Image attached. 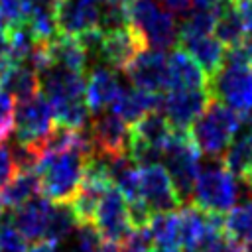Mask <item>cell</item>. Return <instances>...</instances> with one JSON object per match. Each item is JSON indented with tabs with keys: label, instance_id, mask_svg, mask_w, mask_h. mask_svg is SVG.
<instances>
[{
	"label": "cell",
	"instance_id": "17",
	"mask_svg": "<svg viewBox=\"0 0 252 252\" xmlns=\"http://www.w3.org/2000/svg\"><path fill=\"white\" fill-rule=\"evenodd\" d=\"M205 87H211V81L203 67L185 49L175 47L167 57V91Z\"/></svg>",
	"mask_w": 252,
	"mask_h": 252
},
{
	"label": "cell",
	"instance_id": "18",
	"mask_svg": "<svg viewBox=\"0 0 252 252\" xmlns=\"http://www.w3.org/2000/svg\"><path fill=\"white\" fill-rule=\"evenodd\" d=\"M220 161L244 185L252 183V124L248 116L242 128L232 138V142L226 146L224 154L220 156Z\"/></svg>",
	"mask_w": 252,
	"mask_h": 252
},
{
	"label": "cell",
	"instance_id": "9",
	"mask_svg": "<svg viewBox=\"0 0 252 252\" xmlns=\"http://www.w3.org/2000/svg\"><path fill=\"white\" fill-rule=\"evenodd\" d=\"M213 91L211 87L205 89H177L169 91L163 96V112L167 122L171 124L173 130L177 132H189L193 122L205 112L209 102L213 100Z\"/></svg>",
	"mask_w": 252,
	"mask_h": 252
},
{
	"label": "cell",
	"instance_id": "6",
	"mask_svg": "<svg viewBox=\"0 0 252 252\" xmlns=\"http://www.w3.org/2000/svg\"><path fill=\"white\" fill-rule=\"evenodd\" d=\"M55 128L47 96L39 91L30 98L18 100L14 108V134L18 144L39 146Z\"/></svg>",
	"mask_w": 252,
	"mask_h": 252
},
{
	"label": "cell",
	"instance_id": "16",
	"mask_svg": "<svg viewBox=\"0 0 252 252\" xmlns=\"http://www.w3.org/2000/svg\"><path fill=\"white\" fill-rule=\"evenodd\" d=\"M100 0H61L55 12L59 33L79 35L91 28H98Z\"/></svg>",
	"mask_w": 252,
	"mask_h": 252
},
{
	"label": "cell",
	"instance_id": "34",
	"mask_svg": "<svg viewBox=\"0 0 252 252\" xmlns=\"http://www.w3.org/2000/svg\"><path fill=\"white\" fill-rule=\"evenodd\" d=\"M16 165H14V159H12V152L10 148L2 146L0 144V189L16 175Z\"/></svg>",
	"mask_w": 252,
	"mask_h": 252
},
{
	"label": "cell",
	"instance_id": "3",
	"mask_svg": "<svg viewBox=\"0 0 252 252\" xmlns=\"http://www.w3.org/2000/svg\"><path fill=\"white\" fill-rule=\"evenodd\" d=\"M161 161L171 177V183L181 203L191 201L193 185L201 171V150L193 142L191 134L173 130V134L161 150Z\"/></svg>",
	"mask_w": 252,
	"mask_h": 252
},
{
	"label": "cell",
	"instance_id": "7",
	"mask_svg": "<svg viewBox=\"0 0 252 252\" xmlns=\"http://www.w3.org/2000/svg\"><path fill=\"white\" fill-rule=\"evenodd\" d=\"M93 224L106 244H120L134 230L128 219V203L114 185L102 193L93 215Z\"/></svg>",
	"mask_w": 252,
	"mask_h": 252
},
{
	"label": "cell",
	"instance_id": "32",
	"mask_svg": "<svg viewBox=\"0 0 252 252\" xmlns=\"http://www.w3.org/2000/svg\"><path fill=\"white\" fill-rule=\"evenodd\" d=\"M14 108L16 98L10 93L0 91V144H4L14 132Z\"/></svg>",
	"mask_w": 252,
	"mask_h": 252
},
{
	"label": "cell",
	"instance_id": "29",
	"mask_svg": "<svg viewBox=\"0 0 252 252\" xmlns=\"http://www.w3.org/2000/svg\"><path fill=\"white\" fill-rule=\"evenodd\" d=\"M39 89H41L39 75L30 65H24V63H18L10 69V73L6 77V83L2 87V91L10 93L16 100L30 98L35 93H39Z\"/></svg>",
	"mask_w": 252,
	"mask_h": 252
},
{
	"label": "cell",
	"instance_id": "13",
	"mask_svg": "<svg viewBox=\"0 0 252 252\" xmlns=\"http://www.w3.org/2000/svg\"><path fill=\"white\" fill-rule=\"evenodd\" d=\"M142 49H146V43L142 35L130 24L122 28L106 30L102 35V45H100V61H104L112 69L124 71L128 63Z\"/></svg>",
	"mask_w": 252,
	"mask_h": 252
},
{
	"label": "cell",
	"instance_id": "25",
	"mask_svg": "<svg viewBox=\"0 0 252 252\" xmlns=\"http://www.w3.org/2000/svg\"><path fill=\"white\" fill-rule=\"evenodd\" d=\"M53 124L69 130H81L87 126L91 118V108L85 100V96L79 98H61V100H49Z\"/></svg>",
	"mask_w": 252,
	"mask_h": 252
},
{
	"label": "cell",
	"instance_id": "5",
	"mask_svg": "<svg viewBox=\"0 0 252 252\" xmlns=\"http://www.w3.org/2000/svg\"><path fill=\"white\" fill-rule=\"evenodd\" d=\"M128 24L142 35L146 47L169 49L177 45V26L169 10L156 0H132L128 4Z\"/></svg>",
	"mask_w": 252,
	"mask_h": 252
},
{
	"label": "cell",
	"instance_id": "12",
	"mask_svg": "<svg viewBox=\"0 0 252 252\" xmlns=\"http://www.w3.org/2000/svg\"><path fill=\"white\" fill-rule=\"evenodd\" d=\"M89 134H91V140H93L96 154L112 158V156L128 152L130 128L112 110L110 112H98V116L89 122Z\"/></svg>",
	"mask_w": 252,
	"mask_h": 252
},
{
	"label": "cell",
	"instance_id": "26",
	"mask_svg": "<svg viewBox=\"0 0 252 252\" xmlns=\"http://www.w3.org/2000/svg\"><path fill=\"white\" fill-rule=\"evenodd\" d=\"M224 234L246 252H252V199L232 207L224 215Z\"/></svg>",
	"mask_w": 252,
	"mask_h": 252
},
{
	"label": "cell",
	"instance_id": "4",
	"mask_svg": "<svg viewBox=\"0 0 252 252\" xmlns=\"http://www.w3.org/2000/svg\"><path fill=\"white\" fill-rule=\"evenodd\" d=\"M238 197L236 177L224 167V163L211 161L199 171V177L193 185L191 205L209 215H226Z\"/></svg>",
	"mask_w": 252,
	"mask_h": 252
},
{
	"label": "cell",
	"instance_id": "37",
	"mask_svg": "<svg viewBox=\"0 0 252 252\" xmlns=\"http://www.w3.org/2000/svg\"><path fill=\"white\" fill-rule=\"evenodd\" d=\"M2 217H4V207H2V203H0V220H2Z\"/></svg>",
	"mask_w": 252,
	"mask_h": 252
},
{
	"label": "cell",
	"instance_id": "23",
	"mask_svg": "<svg viewBox=\"0 0 252 252\" xmlns=\"http://www.w3.org/2000/svg\"><path fill=\"white\" fill-rule=\"evenodd\" d=\"M148 230L152 236V250L154 252H181L177 211L154 215Z\"/></svg>",
	"mask_w": 252,
	"mask_h": 252
},
{
	"label": "cell",
	"instance_id": "30",
	"mask_svg": "<svg viewBox=\"0 0 252 252\" xmlns=\"http://www.w3.org/2000/svg\"><path fill=\"white\" fill-rule=\"evenodd\" d=\"M215 22H217V14L215 12L205 10V8H197L177 28V41L179 39H187V37H197V35L213 33Z\"/></svg>",
	"mask_w": 252,
	"mask_h": 252
},
{
	"label": "cell",
	"instance_id": "22",
	"mask_svg": "<svg viewBox=\"0 0 252 252\" xmlns=\"http://www.w3.org/2000/svg\"><path fill=\"white\" fill-rule=\"evenodd\" d=\"M171 134H173V128L159 110H152L144 114L130 128V140H138L142 144H148L159 150H163Z\"/></svg>",
	"mask_w": 252,
	"mask_h": 252
},
{
	"label": "cell",
	"instance_id": "1",
	"mask_svg": "<svg viewBox=\"0 0 252 252\" xmlns=\"http://www.w3.org/2000/svg\"><path fill=\"white\" fill-rule=\"evenodd\" d=\"M93 154L94 146L89 130L85 132V128L79 130V138L73 148L55 154H43L35 165L41 195L53 203L71 201L81 187L85 161Z\"/></svg>",
	"mask_w": 252,
	"mask_h": 252
},
{
	"label": "cell",
	"instance_id": "10",
	"mask_svg": "<svg viewBox=\"0 0 252 252\" xmlns=\"http://www.w3.org/2000/svg\"><path fill=\"white\" fill-rule=\"evenodd\" d=\"M140 199L152 215L171 213L181 207V199L177 197L171 177L161 163L140 165Z\"/></svg>",
	"mask_w": 252,
	"mask_h": 252
},
{
	"label": "cell",
	"instance_id": "28",
	"mask_svg": "<svg viewBox=\"0 0 252 252\" xmlns=\"http://www.w3.org/2000/svg\"><path fill=\"white\" fill-rule=\"evenodd\" d=\"M79 219L71 207L69 201H61V203H53L51 205V213H49V222H47V232L45 238L61 244L65 240H69V236L77 230L79 226Z\"/></svg>",
	"mask_w": 252,
	"mask_h": 252
},
{
	"label": "cell",
	"instance_id": "15",
	"mask_svg": "<svg viewBox=\"0 0 252 252\" xmlns=\"http://www.w3.org/2000/svg\"><path fill=\"white\" fill-rule=\"evenodd\" d=\"M122 91H124V87L112 67L94 65L89 71L85 100H87L91 112L98 114V112H104L106 108H112V104L122 94Z\"/></svg>",
	"mask_w": 252,
	"mask_h": 252
},
{
	"label": "cell",
	"instance_id": "38",
	"mask_svg": "<svg viewBox=\"0 0 252 252\" xmlns=\"http://www.w3.org/2000/svg\"><path fill=\"white\" fill-rule=\"evenodd\" d=\"M152 252H154V250H152Z\"/></svg>",
	"mask_w": 252,
	"mask_h": 252
},
{
	"label": "cell",
	"instance_id": "36",
	"mask_svg": "<svg viewBox=\"0 0 252 252\" xmlns=\"http://www.w3.org/2000/svg\"><path fill=\"white\" fill-rule=\"evenodd\" d=\"M158 2L171 14H185L193 4V0H158Z\"/></svg>",
	"mask_w": 252,
	"mask_h": 252
},
{
	"label": "cell",
	"instance_id": "21",
	"mask_svg": "<svg viewBox=\"0 0 252 252\" xmlns=\"http://www.w3.org/2000/svg\"><path fill=\"white\" fill-rule=\"evenodd\" d=\"M161 104H163L161 93H150V91H142V89H130V91L124 89L110 110L116 116H120L126 124H134L144 114H148L152 110H159Z\"/></svg>",
	"mask_w": 252,
	"mask_h": 252
},
{
	"label": "cell",
	"instance_id": "31",
	"mask_svg": "<svg viewBox=\"0 0 252 252\" xmlns=\"http://www.w3.org/2000/svg\"><path fill=\"white\" fill-rule=\"evenodd\" d=\"M28 240L18 232V228L10 222V219L0 220V252H26Z\"/></svg>",
	"mask_w": 252,
	"mask_h": 252
},
{
	"label": "cell",
	"instance_id": "24",
	"mask_svg": "<svg viewBox=\"0 0 252 252\" xmlns=\"http://www.w3.org/2000/svg\"><path fill=\"white\" fill-rule=\"evenodd\" d=\"M35 195H41L37 173L33 169L16 171V175L0 189V203H2V207L12 211Z\"/></svg>",
	"mask_w": 252,
	"mask_h": 252
},
{
	"label": "cell",
	"instance_id": "11",
	"mask_svg": "<svg viewBox=\"0 0 252 252\" xmlns=\"http://www.w3.org/2000/svg\"><path fill=\"white\" fill-rule=\"evenodd\" d=\"M124 71L136 89L150 93L167 91V57L159 49H142Z\"/></svg>",
	"mask_w": 252,
	"mask_h": 252
},
{
	"label": "cell",
	"instance_id": "33",
	"mask_svg": "<svg viewBox=\"0 0 252 252\" xmlns=\"http://www.w3.org/2000/svg\"><path fill=\"white\" fill-rule=\"evenodd\" d=\"M199 252H246L240 244H236L232 238H228L224 232L209 238Z\"/></svg>",
	"mask_w": 252,
	"mask_h": 252
},
{
	"label": "cell",
	"instance_id": "35",
	"mask_svg": "<svg viewBox=\"0 0 252 252\" xmlns=\"http://www.w3.org/2000/svg\"><path fill=\"white\" fill-rule=\"evenodd\" d=\"M26 252H61V244L49 240V238H41L32 242V246H28Z\"/></svg>",
	"mask_w": 252,
	"mask_h": 252
},
{
	"label": "cell",
	"instance_id": "14",
	"mask_svg": "<svg viewBox=\"0 0 252 252\" xmlns=\"http://www.w3.org/2000/svg\"><path fill=\"white\" fill-rule=\"evenodd\" d=\"M51 205H53V201L45 199L43 195H35L30 201H26L24 205L12 209L8 219L26 240L35 242V240L45 238Z\"/></svg>",
	"mask_w": 252,
	"mask_h": 252
},
{
	"label": "cell",
	"instance_id": "8",
	"mask_svg": "<svg viewBox=\"0 0 252 252\" xmlns=\"http://www.w3.org/2000/svg\"><path fill=\"white\" fill-rule=\"evenodd\" d=\"M213 96L242 116L252 112V67L224 65L211 83Z\"/></svg>",
	"mask_w": 252,
	"mask_h": 252
},
{
	"label": "cell",
	"instance_id": "20",
	"mask_svg": "<svg viewBox=\"0 0 252 252\" xmlns=\"http://www.w3.org/2000/svg\"><path fill=\"white\" fill-rule=\"evenodd\" d=\"M45 47L53 67H63L75 73H85L89 69V55L83 49L77 35L57 33L45 41Z\"/></svg>",
	"mask_w": 252,
	"mask_h": 252
},
{
	"label": "cell",
	"instance_id": "19",
	"mask_svg": "<svg viewBox=\"0 0 252 252\" xmlns=\"http://www.w3.org/2000/svg\"><path fill=\"white\" fill-rule=\"evenodd\" d=\"M177 47L185 49L207 73L209 81L213 83V79L222 71L224 67V59H226V47L213 35H197V37H187V39H179Z\"/></svg>",
	"mask_w": 252,
	"mask_h": 252
},
{
	"label": "cell",
	"instance_id": "27",
	"mask_svg": "<svg viewBox=\"0 0 252 252\" xmlns=\"http://www.w3.org/2000/svg\"><path fill=\"white\" fill-rule=\"evenodd\" d=\"M213 35L224 47H232V45H236L238 41H242L248 35L246 26H244L238 10L234 8V4L230 0L217 12V22H215Z\"/></svg>",
	"mask_w": 252,
	"mask_h": 252
},
{
	"label": "cell",
	"instance_id": "2",
	"mask_svg": "<svg viewBox=\"0 0 252 252\" xmlns=\"http://www.w3.org/2000/svg\"><path fill=\"white\" fill-rule=\"evenodd\" d=\"M244 120L246 116L238 114L219 98H213L205 112L193 122L189 134L201 154H207L209 158H219L224 154L226 146L242 128Z\"/></svg>",
	"mask_w": 252,
	"mask_h": 252
}]
</instances>
